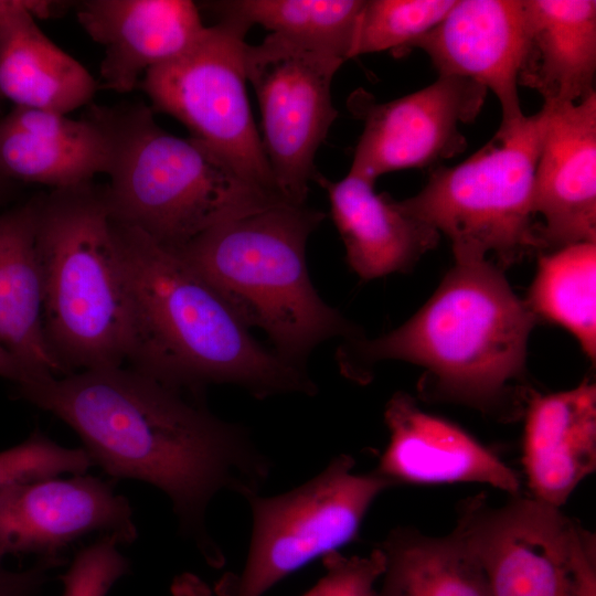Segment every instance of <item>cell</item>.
I'll return each mask as SVG.
<instances>
[{"label":"cell","mask_w":596,"mask_h":596,"mask_svg":"<svg viewBox=\"0 0 596 596\" xmlns=\"http://www.w3.org/2000/svg\"><path fill=\"white\" fill-rule=\"evenodd\" d=\"M533 323L492 263H456L405 323L376 339L344 340L337 358L341 372L359 382L379 361L411 362L427 370L435 394L490 408L521 376Z\"/></svg>","instance_id":"3"},{"label":"cell","mask_w":596,"mask_h":596,"mask_svg":"<svg viewBox=\"0 0 596 596\" xmlns=\"http://www.w3.org/2000/svg\"><path fill=\"white\" fill-rule=\"evenodd\" d=\"M52 567V564L40 561L31 568L11 571L0 558V596H38Z\"/></svg>","instance_id":"32"},{"label":"cell","mask_w":596,"mask_h":596,"mask_svg":"<svg viewBox=\"0 0 596 596\" xmlns=\"http://www.w3.org/2000/svg\"><path fill=\"white\" fill-rule=\"evenodd\" d=\"M118 545L115 539L104 535L81 549L61 576L62 596H107L129 571Z\"/></svg>","instance_id":"29"},{"label":"cell","mask_w":596,"mask_h":596,"mask_svg":"<svg viewBox=\"0 0 596 596\" xmlns=\"http://www.w3.org/2000/svg\"><path fill=\"white\" fill-rule=\"evenodd\" d=\"M528 41L524 0H456L446 17L418 39L439 75L471 79L498 98L502 123L524 114L519 76Z\"/></svg>","instance_id":"14"},{"label":"cell","mask_w":596,"mask_h":596,"mask_svg":"<svg viewBox=\"0 0 596 596\" xmlns=\"http://www.w3.org/2000/svg\"><path fill=\"white\" fill-rule=\"evenodd\" d=\"M313 181L328 193L347 263L361 279L407 272L437 245L434 227L405 213L386 193L377 194L373 182L351 173L331 181L319 172Z\"/></svg>","instance_id":"19"},{"label":"cell","mask_w":596,"mask_h":596,"mask_svg":"<svg viewBox=\"0 0 596 596\" xmlns=\"http://www.w3.org/2000/svg\"><path fill=\"white\" fill-rule=\"evenodd\" d=\"M97 88L89 72L55 45L32 15L0 41V100L13 107L67 115L87 104Z\"/></svg>","instance_id":"23"},{"label":"cell","mask_w":596,"mask_h":596,"mask_svg":"<svg viewBox=\"0 0 596 596\" xmlns=\"http://www.w3.org/2000/svg\"><path fill=\"white\" fill-rule=\"evenodd\" d=\"M384 416L390 439L376 471L392 485L480 482L518 493V476L499 457L407 394H395Z\"/></svg>","instance_id":"17"},{"label":"cell","mask_w":596,"mask_h":596,"mask_svg":"<svg viewBox=\"0 0 596 596\" xmlns=\"http://www.w3.org/2000/svg\"><path fill=\"white\" fill-rule=\"evenodd\" d=\"M109 145L88 114L73 119L55 111L12 107L0 118V178L62 189L105 173Z\"/></svg>","instance_id":"18"},{"label":"cell","mask_w":596,"mask_h":596,"mask_svg":"<svg viewBox=\"0 0 596 596\" xmlns=\"http://www.w3.org/2000/svg\"><path fill=\"white\" fill-rule=\"evenodd\" d=\"M522 461L532 498L560 509L596 467L595 384L531 398Z\"/></svg>","instance_id":"20"},{"label":"cell","mask_w":596,"mask_h":596,"mask_svg":"<svg viewBox=\"0 0 596 596\" xmlns=\"http://www.w3.org/2000/svg\"><path fill=\"white\" fill-rule=\"evenodd\" d=\"M38 203L35 195L0 213V345L25 369L28 382L67 374L44 330Z\"/></svg>","instance_id":"21"},{"label":"cell","mask_w":596,"mask_h":596,"mask_svg":"<svg viewBox=\"0 0 596 596\" xmlns=\"http://www.w3.org/2000/svg\"><path fill=\"white\" fill-rule=\"evenodd\" d=\"M380 547L385 568L377 596H492L481 564L455 530L432 538L398 528Z\"/></svg>","instance_id":"24"},{"label":"cell","mask_w":596,"mask_h":596,"mask_svg":"<svg viewBox=\"0 0 596 596\" xmlns=\"http://www.w3.org/2000/svg\"><path fill=\"white\" fill-rule=\"evenodd\" d=\"M132 310L126 365L199 396L212 384L254 397L315 395L304 366L262 345L225 297L178 253L111 220Z\"/></svg>","instance_id":"2"},{"label":"cell","mask_w":596,"mask_h":596,"mask_svg":"<svg viewBox=\"0 0 596 596\" xmlns=\"http://www.w3.org/2000/svg\"><path fill=\"white\" fill-rule=\"evenodd\" d=\"M324 214L281 202L221 222L174 251L232 305L273 350L306 368L309 354L332 338L361 336L313 287L306 259L310 234Z\"/></svg>","instance_id":"4"},{"label":"cell","mask_w":596,"mask_h":596,"mask_svg":"<svg viewBox=\"0 0 596 596\" xmlns=\"http://www.w3.org/2000/svg\"><path fill=\"white\" fill-rule=\"evenodd\" d=\"M456 0H369L360 12L350 58L392 51L405 54L435 28Z\"/></svg>","instance_id":"27"},{"label":"cell","mask_w":596,"mask_h":596,"mask_svg":"<svg viewBox=\"0 0 596 596\" xmlns=\"http://www.w3.org/2000/svg\"><path fill=\"white\" fill-rule=\"evenodd\" d=\"M92 533L130 544L137 526L129 501L110 482L86 473L22 483L0 498V558L31 553L54 566Z\"/></svg>","instance_id":"13"},{"label":"cell","mask_w":596,"mask_h":596,"mask_svg":"<svg viewBox=\"0 0 596 596\" xmlns=\"http://www.w3.org/2000/svg\"><path fill=\"white\" fill-rule=\"evenodd\" d=\"M343 63L273 33L258 45H244V73L258 99L263 147L275 183L289 203H306L317 173L316 152L338 115L331 83Z\"/></svg>","instance_id":"10"},{"label":"cell","mask_w":596,"mask_h":596,"mask_svg":"<svg viewBox=\"0 0 596 596\" xmlns=\"http://www.w3.org/2000/svg\"><path fill=\"white\" fill-rule=\"evenodd\" d=\"M596 243H578L542 255L526 306L568 330L585 354L596 358Z\"/></svg>","instance_id":"26"},{"label":"cell","mask_w":596,"mask_h":596,"mask_svg":"<svg viewBox=\"0 0 596 596\" xmlns=\"http://www.w3.org/2000/svg\"><path fill=\"white\" fill-rule=\"evenodd\" d=\"M64 4L47 0H0V41L22 18L47 19L56 15Z\"/></svg>","instance_id":"33"},{"label":"cell","mask_w":596,"mask_h":596,"mask_svg":"<svg viewBox=\"0 0 596 596\" xmlns=\"http://www.w3.org/2000/svg\"><path fill=\"white\" fill-rule=\"evenodd\" d=\"M171 593L172 596H211L207 585L191 573H184L175 577Z\"/></svg>","instance_id":"34"},{"label":"cell","mask_w":596,"mask_h":596,"mask_svg":"<svg viewBox=\"0 0 596 596\" xmlns=\"http://www.w3.org/2000/svg\"><path fill=\"white\" fill-rule=\"evenodd\" d=\"M93 464L84 448H68L34 432L24 441L0 451V498L38 479L86 473Z\"/></svg>","instance_id":"28"},{"label":"cell","mask_w":596,"mask_h":596,"mask_svg":"<svg viewBox=\"0 0 596 596\" xmlns=\"http://www.w3.org/2000/svg\"><path fill=\"white\" fill-rule=\"evenodd\" d=\"M364 0H227L207 2L220 19L259 24L302 45L350 58Z\"/></svg>","instance_id":"25"},{"label":"cell","mask_w":596,"mask_h":596,"mask_svg":"<svg viewBox=\"0 0 596 596\" xmlns=\"http://www.w3.org/2000/svg\"><path fill=\"white\" fill-rule=\"evenodd\" d=\"M543 107L546 124L533 182L543 247L596 243V93Z\"/></svg>","instance_id":"15"},{"label":"cell","mask_w":596,"mask_h":596,"mask_svg":"<svg viewBox=\"0 0 596 596\" xmlns=\"http://www.w3.org/2000/svg\"><path fill=\"white\" fill-rule=\"evenodd\" d=\"M9 184H10L9 182H7L2 178H0V198L3 195V193L6 192V189H7V187Z\"/></svg>","instance_id":"36"},{"label":"cell","mask_w":596,"mask_h":596,"mask_svg":"<svg viewBox=\"0 0 596 596\" xmlns=\"http://www.w3.org/2000/svg\"><path fill=\"white\" fill-rule=\"evenodd\" d=\"M528 41L519 85L543 105L577 103L595 93L596 1L524 0Z\"/></svg>","instance_id":"22"},{"label":"cell","mask_w":596,"mask_h":596,"mask_svg":"<svg viewBox=\"0 0 596 596\" xmlns=\"http://www.w3.org/2000/svg\"><path fill=\"white\" fill-rule=\"evenodd\" d=\"M248 29L220 19L188 52L151 68L140 86L151 109L181 121L242 177L283 200L252 117L243 65ZM287 202V201H285Z\"/></svg>","instance_id":"9"},{"label":"cell","mask_w":596,"mask_h":596,"mask_svg":"<svg viewBox=\"0 0 596 596\" xmlns=\"http://www.w3.org/2000/svg\"><path fill=\"white\" fill-rule=\"evenodd\" d=\"M36 248L45 336L67 374L126 365L131 300L105 185L39 194Z\"/></svg>","instance_id":"6"},{"label":"cell","mask_w":596,"mask_h":596,"mask_svg":"<svg viewBox=\"0 0 596 596\" xmlns=\"http://www.w3.org/2000/svg\"><path fill=\"white\" fill-rule=\"evenodd\" d=\"M573 596H596V547L594 535L578 523L570 552Z\"/></svg>","instance_id":"31"},{"label":"cell","mask_w":596,"mask_h":596,"mask_svg":"<svg viewBox=\"0 0 596 596\" xmlns=\"http://www.w3.org/2000/svg\"><path fill=\"white\" fill-rule=\"evenodd\" d=\"M546 109L502 123L479 150L459 164L435 167L425 187L397 201L408 215L445 234L456 263L501 265L542 249L533 211V182Z\"/></svg>","instance_id":"7"},{"label":"cell","mask_w":596,"mask_h":596,"mask_svg":"<svg viewBox=\"0 0 596 596\" xmlns=\"http://www.w3.org/2000/svg\"><path fill=\"white\" fill-rule=\"evenodd\" d=\"M0 376L8 379L20 386L30 380L21 363L0 345Z\"/></svg>","instance_id":"35"},{"label":"cell","mask_w":596,"mask_h":596,"mask_svg":"<svg viewBox=\"0 0 596 596\" xmlns=\"http://www.w3.org/2000/svg\"><path fill=\"white\" fill-rule=\"evenodd\" d=\"M109 145L111 220L178 251L207 228L285 202L192 137L164 130L145 104L92 106Z\"/></svg>","instance_id":"5"},{"label":"cell","mask_w":596,"mask_h":596,"mask_svg":"<svg viewBox=\"0 0 596 596\" xmlns=\"http://www.w3.org/2000/svg\"><path fill=\"white\" fill-rule=\"evenodd\" d=\"M326 572L302 596H377L376 583L385 568L381 547L366 556L333 553L323 558Z\"/></svg>","instance_id":"30"},{"label":"cell","mask_w":596,"mask_h":596,"mask_svg":"<svg viewBox=\"0 0 596 596\" xmlns=\"http://www.w3.org/2000/svg\"><path fill=\"white\" fill-rule=\"evenodd\" d=\"M18 390L77 434L93 466L164 493L182 533L210 564H222L206 526L209 504L225 490L244 499L259 493L272 469L244 427L128 365L44 376Z\"/></svg>","instance_id":"1"},{"label":"cell","mask_w":596,"mask_h":596,"mask_svg":"<svg viewBox=\"0 0 596 596\" xmlns=\"http://www.w3.org/2000/svg\"><path fill=\"white\" fill-rule=\"evenodd\" d=\"M75 8L84 31L104 49L98 87L121 94L188 52L207 30L189 0H84Z\"/></svg>","instance_id":"16"},{"label":"cell","mask_w":596,"mask_h":596,"mask_svg":"<svg viewBox=\"0 0 596 596\" xmlns=\"http://www.w3.org/2000/svg\"><path fill=\"white\" fill-rule=\"evenodd\" d=\"M354 466L352 456L341 454L287 492L245 498L252 534L232 596H264L287 576L358 538L371 505L393 485L376 470L359 473Z\"/></svg>","instance_id":"8"},{"label":"cell","mask_w":596,"mask_h":596,"mask_svg":"<svg viewBox=\"0 0 596 596\" xmlns=\"http://www.w3.org/2000/svg\"><path fill=\"white\" fill-rule=\"evenodd\" d=\"M487 94L482 85L449 75L385 103L363 89L354 92L349 108L364 126L349 173L374 183L382 174L437 167L464 152L460 126L477 118Z\"/></svg>","instance_id":"11"},{"label":"cell","mask_w":596,"mask_h":596,"mask_svg":"<svg viewBox=\"0 0 596 596\" xmlns=\"http://www.w3.org/2000/svg\"><path fill=\"white\" fill-rule=\"evenodd\" d=\"M576 525L558 508L533 498L500 508L476 498L455 531L481 564L492 596H573L570 552Z\"/></svg>","instance_id":"12"}]
</instances>
